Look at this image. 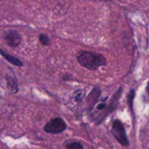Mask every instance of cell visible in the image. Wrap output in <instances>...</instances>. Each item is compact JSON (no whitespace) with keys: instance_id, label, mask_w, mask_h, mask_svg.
<instances>
[{"instance_id":"obj_1","label":"cell","mask_w":149,"mask_h":149,"mask_svg":"<svg viewBox=\"0 0 149 149\" xmlns=\"http://www.w3.org/2000/svg\"><path fill=\"white\" fill-rule=\"evenodd\" d=\"M77 61L81 66L93 71L106 65V58L103 55L88 51H82L80 52L77 58Z\"/></svg>"},{"instance_id":"obj_2","label":"cell","mask_w":149,"mask_h":149,"mask_svg":"<svg viewBox=\"0 0 149 149\" xmlns=\"http://www.w3.org/2000/svg\"><path fill=\"white\" fill-rule=\"evenodd\" d=\"M111 132L115 139L124 146H129L130 143L127 136L126 135L125 127L122 122L119 120H115L113 122L111 128Z\"/></svg>"},{"instance_id":"obj_3","label":"cell","mask_w":149,"mask_h":149,"mask_svg":"<svg viewBox=\"0 0 149 149\" xmlns=\"http://www.w3.org/2000/svg\"><path fill=\"white\" fill-rule=\"evenodd\" d=\"M66 129V124L61 118H55L49 121L45 126V132L49 134H58Z\"/></svg>"},{"instance_id":"obj_4","label":"cell","mask_w":149,"mask_h":149,"mask_svg":"<svg viewBox=\"0 0 149 149\" xmlns=\"http://www.w3.org/2000/svg\"><path fill=\"white\" fill-rule=\"evenodd\" d=\"M4 39L9 46L15 47L21 42V36L16 31L8 30L4 32Z\"/></svg>"},{"instance_id":"obj_5","label":"cell","mask_w":149,"mask_h":149,"mask_svg":"<svg viewBox=\"0 0 149 149\" xmlns=\"http://www.w3.org/2000/svg\"><path fill=\"white\" fill-rule=\"evenodd\" d=\"M6 79H7V87L10 93H16V92H17V82L15 76H10L7 74Z\"/></svg>"},{"instance_id":"obj_6","label":"cell","mask_w":149,"mask_h":149,"mask_svg":"<svg viewBox=\"0 0 149 149\" xmlns=\"http://www.w3.org/2000/svg\"><path fill=\"white\" fill-rule=\"evenodd\" d=\"M0 54H1V55H2V56L4 57V58H5L7 61H8V62H10V63H12L13 65H16V66H23V63H22L20 60H18L17 58H15L14 56H12V55L6 53L4 51L1 50V49H0Z\"/></svg>"},{"instance_id":"obj_7","label":"cell","mask_w":149,"mask_h":149,"mask_svg":"<svg viewBox=\"0 0 149 149\" xmlns=\"http://www.w3.org/2000/svg\"><path fill=\"white\" fill-rule=\"evenodd\" d=\"M39 41L45 46H48L50 44V40H49V37L45 33H42L39 35Z\"/></svg>"},{"instance_id":"obj_8","label":"cell","mask_w":149,"mask_h":149,"mask_svg":"<svg viewBox=\"0 0 149 149\" xmlns=\"http://www.w3.org/2000/svg\"><path fill=\"white\" fill-rule=\"evenodd\" d=\"M67 149H84L83 146L81 143L77 142L69 143L66 145Z\"/></svg>"},{"instance_id":"obj_9","label":"cell","mask_w":149,"mask_h":149,"mask_svg":"<svg viewBox=\"0 0 149 149\" xmlns=\"http://www.w3.org/2000/svg\"><path fill=\"white\" fill-rule=\"evenodd\" d=\"M134 97H135V90H131L130 93L127 96V103L131 109H132V101L134 100Z\"/></svg>"},{"instance_id":"obj_10","label":"cell","mask_w":149,"mask_h":149,"mask_svg":"<svg viewBox=\"0 0 149 149\" xmlns=\"http://www.w3.org/2000/svg\"><path fill=\"white\" fill-rule=\"evenodd\" d=\"M97 108L98 110H104L106 108V105L105 104V103H100V104H99L98 106H97Z\"/></svg>"},{"instance_id":"obj_11","label":"cell","mask_w":149,"mask_h":149,"mask_svg":"<svg viewBox=\"0 0 149 149\" xmlns=\"http://www.w3.org/2000/svg\"><path fill=\"white\" fill-rule=\"evenodd\" d=\"M146 91H147V93H148V94L149 95V82H148V85H147V88H146Z\"/></svg>"}]
</instances>
